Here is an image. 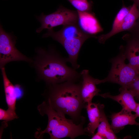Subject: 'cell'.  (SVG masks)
<instances>
[{"mask_svg":"<svg viewBox=\"0 0 139 139\" xmlns=\"http://www.w3.org/2000/svg\"><path fill=\"white\" fill-rule=\"evenodd\" d=\"M97 128V132L103 136L105 139L118 138L111 128L104 112L102 114L100 122Z\"/></svg>","mask_w":139,"mask_h":139,"instance_id":"e0dca14e","label":"cell"},{"mask_svg":"<svg viewBox=\"0 0 139 139\" xmlns=\"http://www.w3.org/2000/svg\"><path fill=\"white\" fill-rule=\"evenodd\" d=\"M123 53L129 61V64L139 73V39L129 40Z\"/></svg>","mask_w":139,"mask_h":139,"instance_id":"5bb4252c","label":"cell"},{"mask_svg":"<svg viewBox=\"0 0 139 139\" xmlns=\"http://www.w3.org/2000/svg\"><path fill=\"white\" fill-rule=\"evenodd\" d=\"M139 17V13L137 6L134 3L120 26L115 32V35L123 31H130L135 25Z\"/></svg>","mask_w":139,"mask_h":139,"instance_id":"2e32d148","label":"cell"},{"mask_svg":"<svg viewBox=\"0 0 139 139\" xmlns=\"http://www.w3.org/2000/svg\"><path fill=\"white\" fill-rule=\"evenodd\" d=\"M18 118L15 111L8 109L5 110L2 108H0V120L9 121Z\"/></svg>","mask_w":139,"mask_h":139,"instance_id":"d6986e66","label":"cell"},{"mask_svg":"<svg viewBox=\"0 0 139 139\" xmlns=\"http://www.w3.org/2000/svg\"><path fill=\"white\" fill-rule=\"evenodd\" d=\"M131 1L134 2V3H135L136 5L137 9L138 10L139 13V0H131ZM138 22H139V17L137 20Z\"/></svg>","mask_w":139,"mask_h":139,"instance_id":"cb8c5ba5","label":"cell"},{"mask_svg":"<svg viewBox=\"0 0 139 139\" xmlns=\"http://www.w3.org/2000/svg\"><path fill=\"white\" fill-rule=\"evenodd\" d=\"M126 59L123 52L113 59L108 75L103 80H99V83L109 82L118 84L122 87H127L139 75V73L129 64L125 63Z\"/></svg>","mask_w":139,"mask_h":139,"instance_id":"277c9868","label":"cell"},{"mask_svg":"<svg viewBox=\"0 0 139 139\" xmlns=\"http://www.w3.org/2000/svg\"><path fill=\"white\" fill-rule=\"evenodd\" d=\"M77 10L81 12H91L92 2L88 0H67Z\"/></svg>","mask_w":139,"mask_h":139,"instance_id":"ac0fdd59","label":"cell"},{"mask_svg":"<svg viewBox=\"0 0 139 139\" xmlns=\"http://www.w3.org/2000/svg\"><path fill=\"white\" fill-rule=\"evenodd\" d=\"M1 70L8 109L15 111L16 103L18 97L15 85L12 83L8 79L6 74L5 67L2 68Z\"/></svg>","mask_w":139,"mask_h":139,"instance_id":"4fadbf2b","label":"cell"},{"mask_svg":"<svg viewBox=\"0 0 139 139\" xmlns=\"http://www.w3.org/2000/svg\"><path fill=\"white\" fill-rule=\"evenodd\" d=\"M37 108L41 115H47L48 121L44 130L36 132V138H40L45 133L48 134L51 139L66 137L73 139L80 136L87 135L83 127L85 118L80 123L76 124L72 119L66 118L65 115L53 109L46 101L39 105Z\"/></svg>","mask_w":139,"mask_h":139,"instance_id":"3957f363","label":"cell"},{"mask_svg":"<svg viewBox=\"0 0 139 139\" xmlns=\"http://www.w3.org/2000/svg\"><path fill=\"white\" fill-rule=\"evenodd\" d=\"M36 18L41 24V27L36 30V32L39 33L44 29H53L60 25L77 23L78 16L77 11L70 10L60 5L55 12L47 15L42 13Z\"/></svg>","mask_w":139,"mask_h":139,"instance_id":"8992f818","label":"cell"},{"mask_svg":"<svg viewBox=\"0 0 139 139\" xmlns=\"http://www.w3.org/2000/svg\"><path fill=\"white\" fill-rule=\"evenodd\" d=\"M77 11L78 16L77 24L81 30L84 33L97 38L95 35L102 31L103 29L94 14L91 12Z\"/></svg>","mask_w":139,"mask_h":139,"instance_id":"ba28073f","label":"cell"},{"mask_svg":"<svg viewBox=\"0 0 139 139\" xmlns=\"http://www.w3.org/2000/svg\"><path fill=\"white\" fill-rule=\"evenodd\" d=\"M62 28L57 32L53 29H48L47 32L44 34L43 38L51 37L58 41L61 39L71 40L75 38H85L86 39L93 37L84 32L79 26L77 23L63 25Z\"/></svg>","mask_w":139,"mask_h":139,"instance_id":"52a82bcc","label":"cell"},{"mask_svg":"<svg viewBox=\"0 0 139 139\" xmlns=\"http://www.w3.org/2000/svg\"><path fill=\"white\" fill-rule=\"evenodd\" d=\"M35 51L31 64L36 71L38 79L47 85L81 80V73L68 66L67 58L62 57L53 48L46 50L38 48Z\"/></svg>","mask_w":139,"mask_h":139,"instance_id":"6da1fadb","label":"cell"},{"mask_svg":"<svg viewBox=\"0 0 139 139\" xmlns=\"http://www.w3.org/2000/svg\"><path fill=\"white\" fill-rule=\"evenodd\" d=\"M104 106L99 103H95L92 102L87 103L86 106L89 123L87 127L84 128L87 134L93 136L94 132L99 125L104 112Z\"/></svg>","mask_w":139,"mask_h":139,"instance_id":"30bf717a","label":"cell"},{"mask_svg":"<svg viewBox=\"0 0 139 139\" xmlns=\"http://www.w3.org/2000/svg\"><path fill=\"white\" fill-rule=\"evenodd\" d=\"M126 88L133 92L136 99L139 100V75Z\"/></svg>","mask_w":139,"mask_h":139,"instance_id":"ffe728a7","label":"cell"},{"mask_svg":"<svg viewBox=\"0 0 139 139\" xmlns=\"http://www.w3.org/2000/svg\"><path fill=\"white\" fill-rule=\"evenodd\" d=\"M82 81L47 85L45 92L47 99L46 102L53 109L68 115L77 124L85 118L81 114L87 104L81 95Z\"/></svg>","mask_w":139,"mask_h":139,"instance_id":"7a4b0ae2","label":"cell"},{"mask_svg":"<svg viewBox=\"0 0 139 139\" xmlns=\"http://www.w3.org/2000/svg\"><path fill=\"white\" fill-rule=\"evenodd\" d=\"M119 91L120 93L116 95H112L109 93L99 94V95L117 101L121 106L123 109L135 112L138 103L135 100V96L133 92L126 88L123 87H121Z\"/></svg>","mask_w":139,"mask_h":139,"instance_id":"8fae6325","label":"cell"},{"mask_svg":"<svg viewBox=\"0 0 139 139\" xmlns=\"http://www.w3.org/2000/svg\"><path fill=\"white\" fill-rule=\"evenodd\" d=\"M80 73L82 78L81 95L84 102L87 104L92 102L95 96L99 94V93L100 90L96 86L99 84L98 79L91 76L88 70H84Z\"/></svg>","mask_w":139,"mask_h":139,"instance_id":"9c48e42d","label":"cell"},{"mask_svg":"<svg viewBox=\"0 0 139 139\" xmlns=\"http://www.w3.org/2000/svg\"><path fill=\"white\" fill-rule=\"evenodd\" d=\"M135 112L137 117H139V103L137 104Z\"/></svg>","mask_w":139,"mask_h":139,"instance_id":"603a6c76","label":"cell"},{"mask_svg":"<svg viewBox=\"0 0 139 139\" xmlns=\"http://www.w3.org/2000/svg\"><path fill=\"white\" fill-rule=\"evenodd\" d=\"M136 33L139 35V22H136L134 27L130 31Z\"/></svg>","mask_w":139,"mask_h":139,"instance_id":"44dd1931","label":"cell"},{"mask_svg":"<svg viewBox=\"0 0 139 139\" xmlns=\"http://www.w3.org/2000/svg\"><path fill=\"white\" fill-rule=\"evenodd\" d=\"M131 6L127 7L124 6H123L115 17L111 31L107 34L101 35L98 37L100 43H104L107 40L115 35V32L120 26L125 17L130 11Z\"/></svg>","mask_w":139,"mask_h":139,"instance_id":"9a60e30c","label":"cell"},{"mask_svg":"<svg viewBox=\"0 0 139 139\" xmlns=\"http://www.w3.org/2000/svg\"><path fill=\"white\" fill-rule=\"evenodd\" d=\"M137 117L135 114H133L131 112L122 109L120 111L114 113L111 115V127L115 133H117L126 125L139 126V123L136 121Z\"/></svg>","mask_w":139,"mask_h":139,"instance_id":"7c38bea8","label":"cell"},{"mask_svg":"<svg viewBox=\"0 0 139 139\" xmlns=\"http://www.w3.org/2000/svg\"><path fill=\"white\" fill-rule=\"evenodd\" d=\"M16 38L6 32L1 25L0 27V68L5 67L8 63L14 61H25L31 64L32 58L24 55L16 48Z\"/></svg>","mask_w":139,"mask_h":139,"instance_id":"5b68a950","label":"cell"},{"mask_svg":"<svg viewBox=\"0 0 139 139\" xmlns=\"http://www.w3.org/2000/svg\"><path fill=\"white\" fill-rule=\"evenodd\" d=\"M91 139H105L100 134L97 132L95 134H94Z\"/></svg>","mask_w":139,"mask_h":139,"instance_id":"7402d4cb","label":"cell"}]
</instances>
